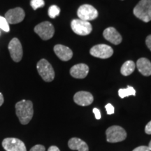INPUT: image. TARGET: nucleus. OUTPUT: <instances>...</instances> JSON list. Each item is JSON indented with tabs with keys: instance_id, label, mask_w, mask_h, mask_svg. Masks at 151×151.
<instances>
[{
	"instance_id": "1",
	"label": "nucleus",
	"mask_w": 151,
	"mask_h": 151,
	"mask_svg": "<svg viewBox=\"0 0 151 151\" xmlns=\"http://www.w3.org/2000/svg\"><path fill=\"white\" fill-rule=\"evenodd\" d=\"M16 113L22 124H27L30 122L34 115L33 104L29 100H22L16 104Z\"/></svg>"
},
{
	"instance_id": "2",
	"label": "nucleus",
	"mask_w": 151,
	"mask_h": 151,
	"mask_svg": "<svg viewBox=\"0 0 151 151\" xmlns=\"http://www.w3.org/2000/svg\"><path fill=\"white\" fill-rule=\"evenodd\" d=\"M134 16L142 21L148 22L151 20V0H141L134 9Z\"/></svg>"
},
{
	"instance_id": "3",
	"label": "nucleus",
	"mask_w": 151,
	"mask_h": 151,
	"mask_svg": "<svg viewBox=\"0 0 151 151\" xmlns=\"http://www.w3.org/2000/svg\"><path fill=\"white\" fill-rule=\"evenodd\" d=\"M37 71L46 82H51L55 78V71L52 65L45 59H41L37 63Z\"/></svg>"
},
{
	"instance_id": "4",
	"label": "nucleus",
	"mask_w": 151,
	"mask_h": 151,
	"mask_svg": "<svg viewBox=\"0 0 151 151\" xmlns=\"http://www.w3.org/2000/svg\"><path fill=\"white\" fill-rule=\"evenodd\" d=\"M106 140L109 143H117L124 141L127 137V133L120 126L113 125L109 127L106 131Z\"/></svg>"
},
{
	"instance_id": "5",
	"label": "nucleus",
	"mask_w": 151,
	"mask_h": 151,
	"mask_svg": "<svg viewBox=\"0 0 151 151\" xmlns=\"http://www.w3.org/2000/svg\"><path fill=\"white\" fill-rule=\"evenodd\" d=\"M35 32L43 40H48L53 37L55 28L53 25L48 21L41 22L35 27Z\"/></svg>"
},
{
	"instance_id": "6",
	"label": "nucleus",
	"mask_w": 151,
	"mask_h": 151,
	"mask_svg": "<svg viewBox=\"0 0 151 151\" xmlns=\"http://www.w3.org/2000/svg\"><path fill=\"white\" fill-rule=\"evenodd\" d=\"M71 27L73 32L76 35L86 36L91 33L92 27L89 22L81 19H74L71 22Z\"/></svg>"
},
{
	"instance_id": "7",
	"label": "nucleus",
	"mask_w": 151,
	"mask_h": 151,
	"mask_svg": "<svg viewBox=\"0 0 151 151\" xmlns=\"http://www.w3.org/2000/svg\"><path fill=\"white\" fill-rule=\"evenodd\" d=\"M77 15L81 20L89 22V20H93L97 18L98 11L91 5L83 4L78 8Z\"/></svg>"
},
{
	"instance_id": "8",
	"label": "nucleus",
	"mask_w": 151,
	"mask_h": 151,
	"mask_svg": "<svg viewBox=\"0 0 151 151\" xmlns=\"http://www.w3.org/2000/svg\"><path fill=\"white\" fill-rule=\"evenodd\" d=\"M9 50L10 55L14 62H18L22 60L23 50L21 43L17 38H14L9 44Z\"/></svg>"
},
{
	"instance_id": "9",
	"label": "nucleus",
	"mask_w": 151,
	"mask_h": 151,
	"mask_svg": "<svg viewBox=\"0 0 151 151\" xmlns=\"http://www.w3.org/2000/svg\"><path fill=\"white\" fill-rule=\"evenodd\" d=\"M90 54L92 56L101 59L111 58L113 54V50L111 46L106 44L96 45L90 49Z\"/></svg>"
},
{
	"instance_id": "10",
	"label": "nucleus",
	"mask_w": 151,
	"mask_h": 151,
	"mask_svg": "<svg viewBox=\"0 0 151 151\" xmlns=\"http://www.w3.org/2000/svg\"><path fill=\"white\" fill-rule=\"evenodd\" d=\"M2 146L6 151H27L24 143L16 138H6L2 141Z\"/></svg>"
},
{
	"instance_id": "11",
	"label": "nucleus",
	"mask_w": 151,
	"mask_h": 151,
	"mask_svg": "<svg viewBox=\"0 0 151 151\" xmlns=\"http://www.w3.org/2000/svg\"><path fill=\"white\" fill-rule=\"evenodd\" d=\"M25 14L22 8L17 7V8L10 9L6 13V20L9 22V24H18L24 20Z\"/></svg>"
},
{
	"instance_id": "12",
	"label": "nucleus",
	"mask_w": 151,
	"mask_h": 151,
	"mask_svg": "<svg viewBox=\"0 0 151 151\" xmlns=\"http://www.w3.org/2000/svg\"><path fill=\"white\" fill-rule=\"evenodd\" d=\"M74 102L79 106H86L93 102V96L91 93L86 91H80L76 92L73 97Z\"/></svg>"
},
{
	"instance_id": "13",
	"label": "nucleus",
	"mask_w": 151,
	"mask_h": 151,
	"mask_svg": "<svg viewBox=\"0 0 151 151\" xmlns=\"http://www.w3.org/2000/svg\"><path fill=\"white\" fill-rule=\"evenodd\" d=\"M104 37L114 45H118L122 42V37L114 27L106 28L103 32Z\"/></svg>"
},
{
	"instance_id": "14",
	"label": "nucleus",
	"mask_w": 151,
	"mask_h": 151,
	"mask_svg": "<svg viewBox=\"0 0 151 151\" xmlns=\"http://www.w3.org/2000/svg\"><path fill=\"white\" fill-rule=\"evenodd\" d=\"M54 52L56 55L62 61H68L73 57V52L70 48L61 44H58L54 47Z\"/></svg>"
},
{
	"instance_id": "15",
	"label": "nucleus",
	"mask_w": 151,
	"mask_h": 151,
	"mask_svg": "<svg viewBox=\"0 0 151 151\" xmlns=\"http://www.w3.org/2000/svg\"><path fill=\"white\" fill-rule=\"evenodd\" d=\"M89 72V67L85 64H78L73 66L70 69V74L75 78H84Z\"/></svg>"
},
{
	"instance_id": "16",
	"label": "nucleus",
	"mask_w": 151,
	"mask_h": 151,
	"mask_svg": "<svg viewBox=\"0 0 151 151\" xmlns=\"http://www.w3.org/2000/svg\"><path fill=\"white\" fill-rule=\"evenodd\" d=\"M137 67L141 74L144 76L151 75V62L147 58H142L137 60Z\"/></svg>"
},
{
	"instance_id": "17",
	"label": "nucleus",
	"mask_w": 151,
	"mask_h": 151,
	"mask_svg": "<svg viewBox=\"0 0 151 151\" xmlns=\"http://www.w3.org/2000/svg\"><path fill=\"white\" fill-rule=\"evenodd\" d=\"M68 146L73 150L89 151L87 143L78 138H71L68 142Z\"/></svg>"
},
{
	"instance_id": "18",
	"label": "nucleus",
	"mask_w": 151,
	"mask_h": 151,
	"mask_svg": "<svg viewBox=\"0 0 151 151\" xmlns=\"http://www.w3.org/2000/svg\"><path fill=\"white\" fill-rule=\"evenodd\" d=\"M135 67L136 65L134 62L132 61V60H128L122 65L121 69H120V72L124 76H127L133 73V71L135 69Z\"/></svg>"
},
{
	"instance_id": "19",
	"label": "nucleus",
	"mask_w": 151,
	"mask_h": 151,
	"mask_svg": "<svg viewBox=\"0 0 151 151\" xmlns=\"http://www.w3.org/2000/svg\"><path fill=\"white\" fill-rule=\"evenodd\" d=\"M118 95L119 97L122 99L124 97H127L128 96H135L136 95V90L132 86H127L125 89H120L118 90Z\"/></svg>"
},
{
	"instance_id": "20",
	"label": "nucleus",
	"mask_w": 151,
	"mask_h": 151,
	"mask_svg": "<svg viewBox=\"0 0 151 151\" xmlns=\"http://www.w3.org/2000/svg\"><path fill=\"white\" fill-rule=\"evenodd\" d=\"M60 13V9L58 6L52 5L48 9V16L50 18H55L59 16Z\"/></svg>"
},
{
	"instance_id": "21",
	"label": "nucleus",
	"mask_w": 151,
	"mask_h": 151,
	"mask_svg": "<svg viewBox=\"0 0 151 151\" xmlns=\"http://www.w3.org/2000/svg\"><path fill=\"white\" fill-rule=\"evenodd\" d=\"M30 5L34 10H37L38 9L44 6L45 2L43 0H31Z\"/></svg>"
},
{
	"instance_id": "22",
	"label": "nucleus",
	"mask_w": 151,
	"mask_h": 151,
	"mask_svg": "<svg viewBox=\"0 0 151 151\" xmlns=\"http://www.w3.org/2000/svg\"><path fill=\"white\" fill-rule=\"evenodd\" d=\"M0 29H1L6 32H9L10 30V27H9V24L6 20L4 17L0 16Z\"/></svg>"
},
{
	"instance_id": "23",
	"label": "nucleus",
	"mask_w": 151,
	"mask_h": 151,
	"mask_svg": "<svg viewBox=\"0 0 151 151\" xmlns=\"http://www.w3.org/2000/svg\"><path fill=\"white\" fill-rule=\"evenodd\" d=\"M105 108L108 115H112L114 113V107H113V106L111 104H108L106 105Z\"/></svg>"
},
{
	"instance_id": "24",
	"label": "nucleus",
	"mask_w": 151,
	"mask_h": 151,
	"mask_svg": "<svg viewBox=\"0 0 151 151\" xmlns=\"http://www.w3.org/2000/svg\"><path fill=\"white\" fill-rule=\"evenodd\" d=\"M29 151H46V148L42 145H36L30 149Z\"/></svg>"
},
{
	"instance_id": "25",
	"label": "nucleus",
	"mask_w": 151,
	"mask_h": 151,
	"mask_svg": "<svg viewBox=\"0 0 151 151\" xmlns=\"http://www.w3.org/2000/svg\"><path fill=\"white\" fill-rule=\"evenodd\" d=\"M133 151H150V150L148 146H141L137 147V148H136L135 149H134Z\"/></svg>"
},
{
	"instance_id": "26",
	"label": "nucleus",
	"mask_w": 151,
	"mask_h": 151,
	"mask_svg": "<svg viewBox=\"0 0 151 151\" xmlns=\"http://www.w3.org/2000/svg\"><path fill=\"white\" fill-rule=\"evenodd\" d=\"M92 111H93L94 116H95V118L97 119V120H99L101 118V113H100V111L99 109L97 108H94Z\"/></svg>"
},
{
	"instance_id": "27",
	"label": "nucleus",
	"mask_w": 151,
	"mask_h": 151,
	"mask_svg": "<svg viewBox=\"0 0 151 151\" xmlns=\"http://www.w3.org/2000/svg\"><path fill=\"white\" fill-rule=\"evenodd\" d=\"M145 132L147 134H151V121L146 124V128H145Z\"/></svg>"
},
{
	"instance_id": "28",
	"label": "nucleus",
	"mask_w": 151,
	"mask_h": 151,
	"mask_svg": "<svg viewBox=\"0 0 151 151\" xmlns=\"http://www.w3.org/2000/svg\"><path fill=\"white\" fill-rule=\"evenodd\" d=\"M146 46H148V48L150 49V50L151 51V35L147 37L146 39Z\"/></svg>"
},
{
	"instance_id": "29",
	"label": "nucleus",
	"mask_w": 151,
	"mask_h": 151,
	"mask_svg": "<svg viewBox=\"0 0 151 151\" xmlns=\"http://www.w3.org/2000/svg\"><path fill=\"white\" fill-rule=\"evenodd\" d=\"M48 151H60V149L58 148L57 146H50V148H48Z\"/></svg>"
},
{
	"instance_id": "30",
	"label": "nucleus",
	"mask_w": 151,
	"mask_h": 151,
	"mask_svg": "<svg viewBox=\"0 0 151 151\" xmlns=\"http://www.w3.org/2000/svg\"><path fill=\"white\" fill-rule=\"evenodd\" d=\"M4 103V96L3 94L0 92V106L3 104Z\"/></svg>"
},
{
	"instance_id": "31",
	"label": "nucleus",
	"mask_w": 151,
	"mask_h": 151,
	"mask_svg": "<svg viewBox=\"0 0 151 151\" xmlns=\"http://www.w3.org/2000/svg\"><path fill=\"white\" fill-rule=\"evenodd\" d=\"M148 148H149V149H150V150L151 151V141H150V143H149V144H148Z\"/></svg>"
}]
</instances>
